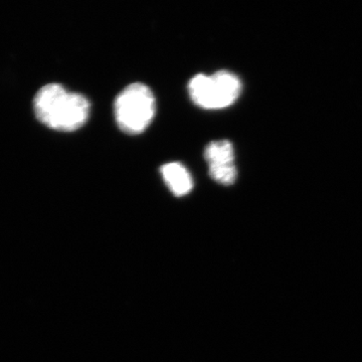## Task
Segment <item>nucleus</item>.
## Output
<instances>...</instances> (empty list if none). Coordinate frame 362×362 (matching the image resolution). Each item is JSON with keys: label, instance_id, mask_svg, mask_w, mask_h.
<instances>
[{"label": "nucleus", "instance_id": "nucleus-1", "mask_svg": "<svg viewBox=\"0 0 362 362\" xmlns=\"http://www.w3.org/2000/svg\"><path fill=\"white\" fill-rule=\"evenodd\" d=\"M33 111L40 122L51 129L71 132L85 125L90 115V102L78 93L59 84L40 88L33 99Z\"/></svg>", "mask_w": 362, "mask_h": 362}, {"label": "nucleus", "instance_id": "nucleus-2", "mask_svg": "<svg viewBox=\"0 0 362 362\" xmlns=\"http://www.w3.org/2000/svg\"><path fill=\"white\" fill-rule=\"evenodd\" d=\"M156 102L152 90L142 83L127 86L114 104L116 122L128 135L141 134L156 115Z\"/></svg>", "mask_w": 362, "mask_h": 362}, {"label": "nucleus", "instance_id": "nucleus-3", "mask_svg": "<svg viewBox=\"0 0 362 362\" xmlns=\"http://www.w3.org/2000/svg\"><path fill=\"white\" fill-rule=\"evenodd\" d=\"M242 83L235 74L218 71L211 76L199 74L190 80L188 93L197 106L206 110H220L237 101Z\"/></svg>", "mask_w": 362, "mask_h": 362}, {"label": "nucleus", "instance_id": "nucleus-4", "mask_svg": "<svg viewBox=\"0 0 362 362\" xmlns=\"http://www.w3.org/2000/svg\"><path fill=\"white\" fill-rule=\"evenodd\" d=\"M204 159L209 164V176L223 185H232L237 180L235 152L232 143L228 140L214 141L204 150Z\"/></svg>", "mask_w": 362, "mask_h": 362}, {"label": "nucleus", "instance_id": "nucleus-5", "mask_svg": "<svg viewBox=\"0 0 362 362\" xmlns=\"http://www.w3.org/2000/svg\"><path fill=\"white\" fill-rule=\"evenodd\" d=\"M161 175L166 185L175 197H183L192 192L194 181L187 168L178 162H170L162 166Z\"/></svg>", "mask_w": 362, "mask_h": 362}]
</instances>
